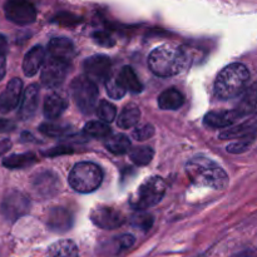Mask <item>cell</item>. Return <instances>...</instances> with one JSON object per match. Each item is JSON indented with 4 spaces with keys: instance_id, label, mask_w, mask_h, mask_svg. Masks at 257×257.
I'll return each mask as SVG.
<instances>
[{
    "instance_id": "13",
    "label": "cell",
    "mask_w": 257,
    "mask_h": 257,
    "mask_svg": "<svg viewBox=\"0 0 257 257\" xmlns=\"http://www.w3.org/2000/svg\"><path fill=\"white\" fill-rule=\"evenodd\" d=\"M48 53L49 57L69 63L75 55V47L72 40L68 38L57 37L53 38L48 44Z\"/></svg>"
},
{
    "instance_id": "9",
    "label": "cell",
    "mask_w": 257,
    "mask_h": 257,
    "mask_svg": "<svg viewBox=\"0 0 257 257\" xmlns=\"http://www.w3.org/2000/svg\"><path fill=\"white\" fill-rule=\"evenodd\" d=\"M29 200L19 191H10L2 201V213L9 221H15L29 211Z\"/></svg>"
},
{
    "instance_id": "11",
    "label": "cell",
    "mask_w": 257,
    "mask_h": 257,
    "mask_svg": "<svg viewBox=\"0 0 257 257\" xmlns=\"http://www.w3.org/2000/svg\"><path fill=\"white\" fill-rule=\"evenodd\" d=\"M90 220L97 227L103 230H114L124 225L125 217L115 208L99 206L90 212Z\"/></svg>"
},
{
    "instance_id": "16",
    "label": "cell",
    "mask_w": 257,
    "mask_h": 257,
    "mask_svg": "<svg viewBox=\"0 0 257 257\" xmlns=\"http://www.w3.org/2000/svg\"><path fill=\"white\" fill-rule=\"evenodd\" d=\"M39 103V88L37 84H30L25 89L22 98V104L19 108V117L22 119H29L37 112Z\"/></svg>"
},
{
    "instance_id": "18",
    "label": "cell",
    "mask_w": 257,
    "mask_h": 257,
    "mask_svg": "<svg viewBox=\"0 0 257 257\" xmlns=\"http://www.w3.org/2000/svg\"><path fill=\"white\" fill-rule=\"evenodd\" d=\"M240 115L235 109L231 110H213L206 114L205 124L212 128H225L240 119Z\"/></svg>"
},
{
    "instance_id": "23",
    "label": "cell",
    "mask_w": 257,
    "mask_h": 257,
    "mask_svg": "<svg viewBox=\"0 0 257 257\" xmlns=\"http://www.w3.org/2000/svg\"><path fill=\"white\" fill-rule=\"evenodd\" d=\"M47 257H79L77 245L70 240H60L53 243Z\"/></svg>"
},
{
    "instance_id": "14",
    "label": "cell",
    "mask_w": 257,
    "mask_h": 257,
    "mask_svg": "<svg viewBox=\"0 0 257 257\" xmlns=\"http://www.w3.org/2000/svg\"><path fill=\"white\" fill-rule=\"evenodd\" d=\"M59 187V180L52 172H43L33 180V190L40 197H50L55 195Z\"/></svg>"
},
{
    "instance_id": "4",
    "label": "cell",
    "mask_w": 257,
    "mask_h": 257,
    "mask_svg": "<svg viewBox=\"0 0 257 257\" xmlns=\"http://www.w3.org/2000/svg\"><path fill=\"white\" fill-rule=\"evenodd\" d=\"M68 180L74 191L79 193H90L102 183L103 172L95 163L79 162L72 168Z\"/></svg>"
},
{
    "instance_id": "21",
    "label": "cell",
    "mask_w": 257,
    "mask_h": 257,
    "mask_svg": "<svg viewBox=\"0 0 257 257\" xmlns=\"http://www.w3.org/2000/svg\"><path fill=\"white\" fill-rule=\"evenodd\" d=\"M183 103H185V97L176 88H168V89L163 90L158 97V105L163 110L180 109Z\"/></svg>"
},
{
    "instance_id": "8",
    "label": "cell",
    "mask_w": 257,
    "mask_h": 257,
    "mask_svg": "<svg viewBox=\"0 0 257 257\" xmlns=\"http://www.w3.org/2000/svg\"><path fill=\"white\" fill-rule=\"evenodd\" d=\"M68 67H69V63L49 57L45 59L42 68V75H40L42 83L47 88H57L62 85L67 77Z\"/></svg>"
},
{
    "instance_id": "19",
    "label": "cell",
    "mask_w": 257,
    "mask_h": 257,
    "mask_svg": "<svg viewBox=\"0 0 257 257\" xmlns=\"http://www.w3.org/2000/svg\"><path fill=\"white\" fill-rule=\"evenodd\" d=\"M235 110L241 118L250 115L257 110V83L248 87L242 92L240 102L235 107Z\"/></svg>"
},
{
    "instance_id": "27",
    "label": "cell",
    "mask_w": 257,
    "mask_h": 257,
    "mask_svg": "<svg viewBox=\"0 0 257 257\" xmlns=\"http://www.w3.org/2000/svg\"><path fill=\"white\" fill-rule=\"evenodd\" d=\"M84 133L93 138H107L109 137L112 131L109 125L103 120H90L84 125Z\"/></svg>"
},
{
    "instance_id": "24",
    "label": "cell",
    "mask_w": 257,
    "mask_h": 257,
    "mask_svg": "<svg viewBox=\"0 0 257 257\" xmlns=\"http://www.w3.org/2000/svg\"><path fill=\"white\" fill-rule=\"evenodd\" d=\"M141 119V110L136 104H128L123 108L118 117L117 124L118 127L123 130H130V128L136 127Z\"/></svg>"
},
{
    "instance_id": "36",
    "label": "cell",
    "mask_w": 257,
    "mask_h": 257,
    "mask_svg": "<svg viewBox=\"0 0 257 257\" xmlns=\"http://www.w3.org/2000/svg\"><path fill=\"white\" fill-rule=\"evenodd\" d=\"M113 242H114L115 248H117V252H120V251L132 247L133 243L136 242V238L132 235H122L115 238Z\"/></svg>"
},
{
    "instance_id": "26",
    "label": "cell",
    "mask_w": 257,
    "mask_h": 257,
    "mask_svg": "<svg viewBox=\"0 0 257 257\" xmlns=\"http://www.w3.org/2000/svg\"><path fill=\"white\" fill-rule=\"evenodd\" d=\"M105 147L114 155H123L130 150L131 141L125 135H113L105 138Z\"/></svg>"
},
{
    "instance_id": "2",
    "label": "cell",
    "mask_w": 257,
    "mask_h": 257,
    "mask_svg": "<svg viewBox=\"0 0 257 257\" xmlns=\"http://www.w3.org/2000/svg\"><path fill=\"white\" fill-rule=\"evenodd\" d=\"M250 80L247 68L241 63H232L223 68L215 80V94L218 99L227 100L242 94Z\"/></svg>"
},
{
    "instance_id": "38",
    "label": "cell",
    "mask_w": 257,
    "mask_h": 257,
    "mask_svg": "<svg viewBox=\"0 0 257 257\" xmlns=\"http://www.w3.org/2000/svg\"><path fill=\"white\" fill-rule=\"evenodd\" d=\"M248 138H252V137H248ZM246 138H242V141L237 143H233V145H230L227 147V151L231 153H241L243 151H246L250 146V141H245Z\"/></svg>"
},
{
    "instance_id": "10",
    "label": "cell",
    "mask_w": 257,
    "mask_h": 257,
    "mask_svg": "<svg viewBox=\"0 0 257 257\" xmlns=\"http://www.w3.org/2000/svg\"><path fill=\"white\" fill-rule=\"evenodd\" d=\"M83 68H84L85 75L95 84L105 83L110 77L112 62L107 55H93L85 59Z\"/></svg>"
},
{
    "instance_id": "28",
    "label": "cell",
    "mask_w": 257,
    "mask_h": 257,
    "mask_svg": "<svg viewBox=\"0 0 257 257\" xmlns=\"http://www.w3.org/2000/svg\"><path fill=\"white\" fill-rule=\"evenodd\" d=\"M131 160L138 166H146L152 161L153 156H155V151L148 146H141V147H136L131 151L130 153Z\"/></svg>"
},
{
    "instance_id": "15",
    "label": "cell",
    "mask_w": 257,
    "mask_h": 257,
    "mask_svg": "<svg viewBox=\"0 0 257 257\" xmlns=\"http://www.w3.org/2000/svg\"><path fill=\"white\" fill-rule=\"evenodd\" d=\"M45 63V50L40 45L32 48L23 60V72L27 77H33L42 69Z\"/></svg>"
},
{
    "instance_id": "20",
    "label": "cell",
    "mask_w": 257,
    "mask_h": 257,
    "mask_svg": "<svg viewBox=\"0 0 257 257\" xmlns=\"http://www.w3.org/2000/svg\"><path fill=\"white\" fill-rule=\"evenodd\" d=\"M67 100L62 97V95L57 94V93H52V94L48 95L44 100V108H43V112H44L45 118L48 119H57L59 118L63 113L67 109Z\"/></svg>"
},
{
    "instance_id": "31",
    "label": "cell",
    "mask_w": 257,
    "mask_h": 257,
    "mask_svg": "<svg viewBox=\"0 0 257 257\" xmlns=\"http://www.w3.org/2000/svg\"><path fill=\"white\" fill-rule=\"evenodd\" d=\"M248 137H253V135H251V127H248L247 124L228 128V130L223 131V132L220 135L221 140H228V138H248Z\"/></svg>"
},
{
    "instance_id": "39",
    "label": "cell",
    "mask_w": 257,
    "mask_h": 257,
    "mask_svg": "<svg viewBox=\"0 0 257 257\" xmlns=\"http://www.w3.org/2000/svg\"><path fill=\"white\" fill-rule=\"evenodd\" d=\"M12 147V142L9 140H0V156L7 153Z\"/></svg>"
},
{
    "instance_id": "35",
    "label": "cell",
    "mask_w": 257,
    "mask_h": 257,
    "mask_svg": "<svg viewBox=\"0 0 257 257\" xmlns=\"http://www.w3.org/2000/svg\"><path fill=\"white\" fill-rule=\"evenodd\" d=\"M7 38L3 34H0V80L5 77V73H7Z\"/></svg>"
},
{
    "instance_id": "17",
    "label": "cell",
    "mask_w": 257,
    "mask_h": 257,
    "mask_svg": "<svg viewBox=\"0 0 257 257\" xmlns=\"http://www.w3.org/2000/svg\"><path fill=\"white\" fill-rule=\"evenodd\" d=\"M73 225V216L67 208L54 207L48 215V226L57 232H65Z\"/></svg>"
},
{
    "instance_id": "30",
    "label": "cell",
    "mask_w": 257,
    "mask_h": 257,
    "mask_svg": "<svg viewBox=\"0 0 257 257\" xmlns=\"http://www.w3.org/2000/svg\"><path fill=\"white\" fill-rule=\"evenodd\" d=\"M95 113H97L98 118L105 123H110L114 120L115 115H117V109L112 103L107 102V100H100L99 104L95 108Z\"/></svg>"
},
{
    "instance_id": "29",
    "label": "cell",
    "mask_w": 257,
    "mask_h": 257,
    "mask_svg": "<svg viewBox=\"0 0 257 257\" xmlns=\"http://www.w3.org/2000/svg\"><path fill=\"white\" fill-rule=\"evenodd\" d=\"M40 132L44 136H48V137H63V136H67L68 133L70 132V127L68 125L62 124V123H43L40 125Z\"/></svg>"
},
{
    "instance_id": "22",
    "label": "cell",
    "mask_w": 257,
    "mask_h": 257,
    "mask_svg": "<svg viewBox=\"0 0 257 257\" xmlns=\"http://www.w3.org/2000/svg\"><path fill=\"white\" fill-rule=\"evenodd\" d=\"M117 78L127 92L128 90H130L131 93L142 92L143 89L142 83L140 82V79H138L135 70H133L131 67H128V65H125V67H123L122 69H120V72L118 73Z\"/></svg>"
},
{
    "instance_id": "7",
    "label": "cell",
    "mask_w": 257,
    "mask_h": 257,
    "mask_svg": "<svg viewBox=\"0 0 257 257\" xmlns=\"http://www.w3.org/2000/svg\"><path fill=\"white\" fill-rule=\"evenodd\" d=\"M4 13L8 20L18 25H29L37 19V9L29 0H7Z\"/></svg>"
},
{
    "instance_id": "37",
    "label": "cell",
    "mask_w": 257,
    "mask_h": 257,
    "mask_svg": "<svg viewBox=\"0 0 257 257\" xmlns=\"http://www.w3.org/2000/svg\"><path fill=\"white\" fill-rule=\"evenodd\" d=\"M93 39L100 45H104V47H112L114 44V40L112 39L108 33H103V32H97L93 34Z\"/></svg>"
},
{
    "instance_id": "34",
    "label": "cell",
    "mask_w": 257,
    "mask_h": 257,
    "mask_svg": "<svg viewBox=\"0 0 257 257\" xmlns=\"http://www.w3.org/2000/svg\"><path fill=\"white\" fill-rule=\"evenodd\" d=\"M153 135H155V128L152 124H142L132 131V138H135L136 141L150 140Z\"/></svg>"
},
{
    "instance_id": "40",
    "label": "cell",
    "mask_w": 257,
    "mask_h": 257,
    "mask_svg": "<svg viewBox=\"0 0 257 257\" xmlns=\"http://www.w3.org/2000/svg\"><path fill=\"white\" fill-rule=\"evenodd\" d=\"M14 128V124L8 120H0V132H8V131H12Z\"/></svg>"
},
{
    "instance_id": "1",
    "label": "cell",
    "mask_w": 257,
    "mask_h": 257,
    "mask_svg": "<svg viewBox=\"0 0 257 257\" xmlns=\"http://www.w3.org/2000/svg\"><path fill=\"white\" fill-rule=\"evenodd\" d=\"M186 173L195 185L222 190L227 186L228 176L220 165L211 158L196 156L186 165Z\"/></svg>"
},
{
    "instance_id": "6",
    "label": "cell",
    "mask_w": 257,
    "mask_h": 257,
    "mask_svg": "<svg viewBox=\"0 0 257 257\" xmlns=\"http://www.w3.org/2000/svg\"><path fill=\"white\" fill-rule=\"evenodd\" d=\"M70 94L75 105L84 114H90L97 108L98 88L87 75H79L72 80Z\"/></svg>"
},
{
    "instance_id": "3",
    "label": "cell",
    "mask_w": 257,
    "mask_h": 257,
    "mask_svg": "<svg viewBox=\"0 0 257 257\" xmlns=\"http://www.w3.org/2000/svg\"><path fill=\"white\" fill-rule=\"evenodd\" d=\"M187 57L181 48L160 45L151 52L148 58L150 69L158 77H172L185 68Z\"/></svg>"
},
{
    "instance_id": "32",
    "label": "cell",
    "mask_w": 257,
    "mask_h": 257,
    "mask_svg": "<svg viewBox=\"0 0 257 257\" xmlns=\"http://www.w3.org/2000/svg\"><path fill=\"white\" fill-rule=\"evenodd\" d=\"M105 88H107V94L113 99H119L127 93V90L123 88L118 78H108V80L105 82Z\"/></svg>"
},
{
    "instance_id": "25",
    "label": "cell",
    "mask_w": 257,
    "mask_h": 257,
    "mask_svg": "<svg viewBox=\"0 0 257 257\" xmlns=\"http://www.w3.org/2000/svg\"><path fill=\"white\" fill-rule=\"evenodd\" d=\"M37 162V157L33 153H22V155H13L3 161V165L10 170H22Z\"/></svg>"
},
{
    "instance_id": "33",
    "label": "cell",
    "mask_w": 257,
    "mask_h": 257,
    "mask_svg": "<svg viewBox=\"0 0 257 257\" xmlns=\"http://www.w3.org/2000/svg\"><path fill=\"white\" fill-rule=\"evenodd\" d=\"M152 223L153 217L151 215H148V213H137L132 218V225L143 231L150 230L152 227Z\"/></svg>"
},
{
    "instance_id": "12",
    "label": "cell",
    "mask_w": 257,
    "mask_h": 257,
    "mask_svg": "<svg viewBox=\"0 0 257 257\" xmlns=\"http://www.w3.org/2000/svg\"><path fill=\"white\" fill-rule=\"evenodd\" d=\"M23 82L19 78H13L8 83L4 92L0 94V112L9 113L18 107L22 98Z\"/></svg>"
},
{
    "instance_id": "5",
    "label": "cell",
    "mask_w": 257,
    "mask_h": 257,
    "mask_svg": "<svg viewBox=\"0 0 257 257\" xmlns=\"http://www.w3.org/2000/svg\"><path fill=\"white\" fill-rule=\"evenodd\" d=\"M166 182L158 176L147 178L138 190L131 196V205L133 208L140 211H145L147 208L153 207L162 201L166 193Z\"/></svg>"
}]
</instances>
